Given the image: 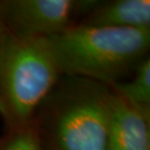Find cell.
Segmentation results:
<instances>
[{"label":"cell","mask_w":150,"mask_h":150,"mask_svg":"<svg viewBox=\"0 0 150 150\" xmlns=\"http://www.w3.org/2000/svg\"><path fill=\"white\" fill-rule=\"evenodd\" d=\"M59 74L47 37L7 35L0 48V113L11 131L31 124Z\"/></svg>","instance_id":"7a4b0ae2"},{"label":"cell","mask_w":150,"mask_h":150,"mask_svg":"<svg viewBox=\"0 0 150 150\" xmlns=\"http://www.w3.org/2000/svg\"><path fill=\"white\" fill-rule=\"evenodd\" d=\"M47 38L61 74L110 87L144 59L150 28L80 23Z\"/></svg>","instance_id":"6da1fadb"},{"label":"cell","mask_w":150,"mask_h":150,"mask_svg":"<svg viewBox=\"0 0 150 150\" xmlns=\"http://www.w3.org/2000/svg\"><path fill=\"white\" fill-rule=\"evenodd\" d=\"M9 33H10V32H9L8 28H6V25H5V23H4V19H3L1 0H0V48H1L3 42H4L5 38L7 37V35Z\"/></svg>","instance_id":"9c48e42d"},{"label":"cell","mask_w":150,"mask_h":150,"mask_svg":"<svg viewBox=\"0 0 150 150\" xmlns=\"http://www.w3.org/2000/svg\"><path fill=\"white\" fill-rule=\"evenodd\" d=\"M98 3L74 0H1V7L10 33L50 37L69 28L76 12L91 11Z\"/></svg>","instance_id":"277c9868"},{"label":"cell","mask_w":150,"mask_h":150,"mask_svg":"<svg viewBox=\"0 0 150 150\" xmlns=\"http://www.w3.org/2000/svg\"><path fill=\"white\" fill-rule=\"evenodd\" d=\"M82 23L108 28H150V1L115 0L104 4L98 3Z\"/></svg>","instance_id":"8992f818"},{"label":"cell","mask_w":150,"mask_h":150,"mask_svg":"<svg viewBox=\"0 0 150 150\" xmlns=\"http://www.w3.org/2000/svg\"><path fill=\"white\" fill-rule=\"evenodd\" d=\"M106 150H150L149 116L129 105L113 93Z\"/></svg>","instance_id":"5b68a950"},{"label":"cell","mask_w":150,"mask_h":150,"mask_svg":"<svg viewBox=\"0 0 150 150\" xmlns=\"http://www.w3.org/2000/svg\"><path fill=\"white\" fill-rule=\"evenodd\" d=\"M59 90L36 127L43 150H106L109 87L72 77Z\"/></svg>","instance_id":"3957f363"},{"label":"cell","mask_w":150,"mask_h":150,"mask_svg":"<svg viewBox=\"0 0 150 150\" xmlns=\"http://www.w3.org/2000/svg\"><path fill=\"white\" fill-rule=\"evenodd\" d=\"M0 150H43L36 126L31 124L11 131Z\"/></svg>","instance_id":"ba28073f"},{"label":"cell","mask_w":150,"mask_h":150,"mask_svg":"<svg viewBox=\"0 0 150 150\" xmlns=\"http://www.w3.org/2000/svg\"><path fill=\"white\" fill-rule=\"evenodd\" d=\"M130 82H117L109 87L115 96L150 117V59L144 58L134 67Z\"/></svg>","instance_id":"52a82bcc"}]
</instances>
